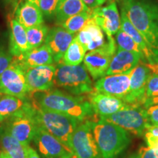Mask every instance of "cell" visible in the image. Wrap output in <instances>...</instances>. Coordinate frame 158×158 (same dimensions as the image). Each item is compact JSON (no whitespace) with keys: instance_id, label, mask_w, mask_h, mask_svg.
<instances>
[{"instance_id":"cell-1","label":"cell","mask_w":158,"mask_h":158,"mask_svg":"<svg viewBox=\"0 0 158 158\" xmlns=\"http://www.w3.org/2000/svg\"><path fill=\"white\" fill-rule=\"evenodd\" d=\"M30 99L39 107L71 116L81 122L96 116L87 97L73 95L60 89L35 92Z\"/></svg>"},{"instance_id":"cell-2","label":"cell","mask_w":158,"mask_h":158,"mask_svg":"<svg viewBox=\"0 0 158 158\" xmlns=\"http://www.w3.org/2000/svg\"><path fill=\"white\" fill-rule=\"evenodd\" d=\"M120 7L146 41L158 50V2L156 0H118Z\"/></svg>"},{"instance_id":"cell-3","label":"cell","mask_w":158,"mask_h":158,"mask_svg":"<svg viewBox=\"0 0 158 158\" xmlns=\"http://www.w3.org/2000/svg\"><path fill=\"white\" fill-rule=\"evenodd\" d=\"M102 158H118L130 143L127 131L102 118L87 120Z\"/></svg>"},{"instance_id":"cell-4","label":"cell","mask_w":158,"mask_h":158,"mask_svg":"<svg viewBox=\"0 0 158 158\" xmlns=\"http://www.w3.org/2000/svg\"><path fill=\"white\" fill-rule=\"evenodd\" d=\"M31 103L35 108V117L37 125L43 127L62 142L73 152L71 149V138L81 122L71 116L44 109L32 102Z\"/></svg>"},{"instance_id":"cell-5","label":"cell","mask_w":158,"mask_h":158,"mask_svg":"<svg viewBox=\"0 0 158 158\" xmlns=\"http://www.w3.org/2000/svg\"><path fill=\"white\" fill-rule=\"evenodd\" d=\"M54 85L76 96L89 94L94 91V84L84 64L56 66Z\"/></svg>"},{"instance_id":"cell-6","label":"cell","mask_w":158,"mask_h":158,"mask_svg":"<svg viewBox=\"0 0 158 158\" xmlns=\"http://www.w3.org/2000/svg\"><path fill=\"white\" fill-rule=\"evenodd\" d=\"M11 135L24 145L34 139L37 124L31 101L2 122Z\"/></svg>"},{"instance_id":"cell-7","label":"cell","mask_w":158,"mask_h":158,"mask_svg":"<svg viewBox=\"0 0 158 158\" xmlns=\"http://www.w3.org/2000/svg\"><path fill=\"white\" fill-rule=\"evenodd\" d=\"M100 118L138 136L144 134L150 125L146 109L138 106H129L111 115Z\"/></svg>"},{"instance_id":"cell-8","label":"cell","mask_w":158,"mask_h":158,"mask_svg":"<svg viewBox=\"0 0 158 158\" xmlns=\"http://www.w3.org/2000/svg\"><path fill=\"white\" fill-rule=\"evenodd\" d=\"M0 94L21 98H30L26 81L25 70L15 57L10 66L0 76Z\"/></svg>"},{"instance_id":"cell-9","label":"cell","mask_w":158,"mask_h":158,"mask_svg":"<svg viewBox=\"0 0 158 158\" xmlns=\"http://www.w3.org/2000/svg\"><path fill=\"white\" fill-rule=\"evenodd\" d=\"M108 37L107 44L101 48L89 51L83 61L88 73L94 80L106 76L111 59L117 50L115 39L113 37Z\"/></svg>"},{"instance_id":"cell-10","label":"cell","mask_w":158,"mask_h":158,"mask_svg":"<svg viewBox=\"0 0 158 158\" xmlns=\"http://www.w3.org/2000/svg\"><path fill=\"white\" fill-rule=\"evenodd\" d=\"M71 149L76 158H102L87 120L79 124L74 131Z\"/></svg>"},{"instance_id":"cell-11","label":"cell","mask_w":158,"mask_h":158,"mask_svg":"<svg viewBox=\"0 0 158 158\" xmlns=\"http://www.w3.org/2000/svg\"><path fill=\"white\" fill-rule=\"evenodd\" d=\"M131 71L126 73L108 75L98 79L94 84V90L122 99L125 102L130 93Z\"/></svg>"},{"instance_id":"cell-12","label":"cell","mask_w":158,"mask_h":158,"mask_svg":"<svg viewBox=\"0 0 158 158\" xmlns=\"http://www.w3.org/2000/svg\"><path fill=\"white\" fill-rule=\"evenodd\" d=\"M33 140L44 158H76L62 142L38 125Z\"/></svg>"},{"instance_id":"cell-13","label":"cell","mask_w":158,"mask_h":158,"mask_svg":"<svg viewBox=\"0 0 158 158\" xmlns=\"http://www.w3.org/2000/svg\"><path fill=\"white\" fill-rule=\"evenodd\" d=\"M91 17L108 37H113L121 29V18L114 0H109L106 6L91 10Z\"/></svg>"},{"instance_id":"cell-14","label":"cell","mask_w":158,"mask_h":158,"mask_svg":"<svg viewBox=\"0 0 158 158\" xmlns=\"http://www.w3.org/2000/svg\"><path fill=\"white\" fill-rule=\"evenodd\" d=\"M152 72L147 63L141 61L136 65L130 74V93L125 102L131 106L143 104L146 97V87Z\"/></svg>"},{"instance_id":"cell-15","label":"cell","mask_w":158,"mask_h":158,"mask_svg":"<svg viewBox=\"0 0 158 158\" xmlns=\"http://www.w3.org/2000/svg\"><path fill=\"white\" fill-rule=\"evenodd\" d=\"M55 73L56 65L54 64L43 65L26 70V81L29 94L51 89L54 86Z\"/></svg>"},{"instance_id":"cell-16","label":"cell","mask_w":158,"mask_h":158,"mask_svg":"<svg viewBox=\"0 0 158 158\" xmlns=\"http://www.w3.org/2000/svg\"><path fill=\"white\" fill-rule=\"evenodd\" d=\"M92 17L84 27L77 33V40L84 47L86 52L101 48L107 44L108 37Z\"/></svg>"},{"instance_id":"cell-17","label":"cell","mask_w":158,"mask_h":158,"mask_svg":"<svg viewBox=\"0 0 158 158\" xmlns=\"http://www.w3.org/2000/svg\"><path fill=\"white\" fill-rule=\"evenodd\" d=\"M87 98L94 114L98 117H106L131 106L122 99L99 93L94 90L88 94Z\"/></svg>"},{"instance_id":"cell-18","label":"cell","mask_w":158,"mask_h":158,"mask_svg":"<svg viewBox=\"0 0 158 158\" xmlns=\"http://www.w3.org/2000/svg\"><path fill=\"white\" fill-rule=\"evenodd\" d=\"M121 29L129 35L141 51L144 59V62L149 65H158V50L152 47L143 38L141 33L132 24L127 15L121 9Z\"/></svg>"},{"instance_id":"cell-19","label":"cell","mask_w":158,"mask_h":158,"mask_svg":"<svg viewBox=\"0 0 158 158\" xmlns=\"http://www.w3.org/2000/svg\"><path fill=\"white\" fill-rule=\"evenodd\" d=\"M74 37V35L62 27H55L48 31L45 44L50 49L54 61L56 64L61 62L65 51Z\"/></svg>"},{"instance_id":"cell-20","label":"cell","mask_w":158,"mask_h":158,"mask_svg":"<svg viewBox=\"0 0 158 158\" xmlns=\"http://www.w3.org/2000/svg\"><path fill=\"white\" fill-rule=\"evenodd\" d=\"M141 60L144 62L143 57L138 53L117 49L111 59L106 76L129 73Z\"/></svg>"},{"instance_id":"cell-21","label":"cell","mask_w":158,"mask_h":158,"mask_svg":"<svg viewBox=\"0 0 158 158\" xmlns=\"http://www.w3.org/2000/svg\"><path fill=\"white\" fill-rule=\"evenodd\" d=\"M15 58L24 70L43 65L53 64L54 62L50 49L45 44L31 49Z\"/></svg>"},{"instance_id":"cell-22","label":"cell","mask_w":158,"mask_h":158,"mask_svg":"<svg viewBox=\"0 0 158 158\" xmlns=\"http://www.w3.org/2000/svg\"><path fill=\"white\" fill-rule=\"evenodd\" d=\"M10 52L11 55L18 57L30 50L27 41L26 28L16 19L10 21Z\"/></svg>"},{"instance_id":"cell-23","label":"cell","mask_w":158,"mask_h":158,"mask_svg":"<svg viewBox=\"0 0 158 158\" xmlns=\"http://www.w3.org/2000/svg\"><path fill=\"white\" fill-rule=\"evenodd\" d=\"M15 19L28 29L43 23V14L38 6L26 1L18 7Z\"/></svg>"},{"instance_id":"cell-24","label":"cell","mask_w":158,"mask_h":158,"mask_svg":"<svg viewBox=\"0 0 158 158\" xmlns=\"http://www.w3.org/2000/svg\"><path fill=\"white\" fill-rule=\"evenodd\" d=\"M0 144L9 158H27L29 146L24 145L11 135L2 124L0 125Z\"/></svg>"},{"instance_id":"cell-25","label":"cell","mask_w":158,"mask_h":158,"mask_svg":"<svg viewBox=\"0 0 158 158\" xmlns=\"http://www.w3.org/2000/svg\"><path fill=\"white\" fill-rule=\"evenodd\" d=\"M89 10L82 0H60L54 15L56 23L59 24L73 15Z\"/></svg>"},{"instance_id":"cell-26","label":"cell","mask_w":158,"mask_h":158,"mask_svg":"<svg viewBox=\"0 0 158 158\" xmlns=\"http://www.w3.org/2000/svg\"><path fill=\"white\" fill-rule=\"evenodd\" d=\"M31 102L30 98H21L4 94L0 96V123Z\"/></svg>"},{"instance_id":"cell-27","label":"cell","mask_w":158,"mask_h":158,"mask_svg":"<svg viewBox=\"0 0 158 158\" xmlns=\"http://www.w3.org/2000/svg\"><path fill=\"white\" fill-rule=\"evenodd\" d=\"M86 51L81 43L77 40L76 36L73 40L67 51H65L61 62L67 65H78L84 61Z\"/></svg>"},{"instance_id":"cell-28","label":"cell","mask_w":158,"mask_h":158,"mask_svg":"<svg viewBox=\"0 0 158 158\" xmlns=\"http://www.w3.org/2000/svg\"><path fill=\"white\" fill-rule=\"evenodd\" d=\"M26 31H27L29 48L31 50V49L37 48L45 44L49 30L47 26H45L44 23H42V24L26 29Z\"/></svg>"},{"instance_id":"cell-29","label":"cell","mask_w":158,"mask_h":158,"mask_svg":"<svg viewBox=\"0 0 158 158\" xmlns=\"http://www.w3.org/2000/svg\"><path fill=\"white\" fill-rule=\"evenodd\" d=\"M91 18V10L73 15L59 23V26L67 31L75 35L81 29Z\"/></svg>"},{"instance_id":"cell-30","label":"cell","mask_w":158,"mask_h":158,"mask_svg":"<svg viewBox=\"0 0 158 158\" xmlns=\"http://www.w3.org/2000/svg\"><path fill=\"white\" fill-rule=\"evenodd\" d=\"M115 42L118 50L133 51V52L138 53L142 55L141 51L135 41L132 39V37L129 35H127L125 31H124L121 29L115 35Z\"/></svg>"},{"instance_id":"cell-31","label":"cell","mask_w":158,"mask_h":158,"mask_svg":"<svg viewBox=\"0 0 158 158\" xmlns=\"http://www.w3.org/2000/svg\"><path fill=\"white\" fill-rule=\"evenodd\" d=\"M59 1L60 0H40L39 7L44 15H54Z\"/></svg>"},{"instance_id":"cell-32","label":"cell","mask_w":158,"mask_h":158,"mask_svg":"<svg viewBox=\"0 0 158 158\" xmlns=\"http://www.w3.org/2000/svg\"><path fill=\"white\" fill-rule=\"evenodd\" d=\"M156 96H158V73H152L147 81L145 97L147 99Z\"/></svg>"},{"instance_id":"cell-33","label":"cell","mask_w":158,"mask_h":158,"mask_svg":"<svg viewBox=\"0 0 158 158\" xmlns=\"http://www.w3.org/2000/svg\"><path fill=\"white\" fill-rule=\"evenodd\" d=\"M147 119L150 125L158 126V105H152L146 108Z\"/></svg>"},{"instance_id":"cell-34","label":"cell","mask_w":158,"mask_h":158,"mask_svg":"<svg viewBox=\"0 0 158 158\" xmlns=\"http://www.w3.org/2000/svg\"><path fill=\"white\" fill-rule=\"evenodd\" d=\"M144 140L150 149L158 152V135H155L150 132L146 130L144 133Z\"/></svg>"},{"instance_id":"cell-35","label":"cell","mask_w":158,"mask_h":158,"mask_svg":"<svg viewBox=\"0 0 158 158\" xmlns=\"http://www.w3.org/2000/svg\"><path fill=\"white\" fill-rule=\"evenodd\" d=\"M13 57L10 54L0 51V76L10 66L13 61Z\"/></svg>"},{"instance_id":"cell-36","label":"cell","mask_w":158,"mask_h":158,"mask_svg":"<svg viewBox=\"0 0 158 158\" xmlns=\"http://www.w3.org/2000/svg\"><path fill=\"white\" fill-rule=\"evenodd\" d=\"M138 158H158V152L142 146L138 152Z\"/></svg>"},{"instance_id":"cell-37","label":"cell","mask_w":158,"mask_h":158,"mask_svg":"<svg viewBox=\"0 0 158 158\" xmlns=\"http://www.w3.org/2000/svg\"><path fill=\"white\" fill-rule=\"evenodd\" d=\"M152 105H158V96L147 98L145 101L143 102V106H144V108H147L149 106H152Z\"/></svg>"},{"instance_id":"cell-38","label":"cell","mask_w":158,"mask_h":158,"mask_svg":"<svg viewBox=\"0 0 158 158\" xmlns=\"http://www.w3.org/2000/svg\"><path fill=\"white\" fill-rule=\"evenodd\" d=\"M27 158H40L38 154L35 150L31 148V147H28V149H27Z\"/></svg>"},{"instance_id":"cell-39","label":"cell","mask_w":158,"mask_h":158,"mask_svg":"<svg viewBox=\"0 0 158 158\" xmlns=\"http://www.w3.org/2000/svg\"><path fill=\"white\" fill-rule=\"evenodd\" d=\"M85 5H86L90 10L98 7V0H82Z\"/></svg>"},{"instance_id":"cell-40","label":"cell","mask_w":158,"mask_h":158,"mask_svg":"<svg viewBox=\"0 0 158 158\" xmlns=\"http://www.w3.org/2000/svg\"><path fill=\"white\" fill-rule=\"evenodd\" d=\"M147 131L150 132L151 133H152L155 135H158V126H152L149 125L147 129Z\"/></svg>"},{"instance_id":"cell-41","label":"cell","mask_w":158,"mask_h":158,"mask_svg":"<svg viewBox=\"0 0 158 158\" xmlns=\"http://www.w3.org/2000/svg\"><path fill=\"white\" fill-rule=\"evenodd\" d=\"M0 158H9V157L7 156V154L4 152L2 150V151H0Z\"/></svg>"},{"instance_id":"cell-42","label":"cell","mask_w":158,"mask_h":158,"mask_svg":"<svg viewBox=\"0 0 158 158\" xmlns=\"http://www.w3.org/2000/svg\"><path fill=\"white\" fill-rule=\"evenodd\" d=\"M27 1L28 2H30L35 4V5H36L37 6L40 5V0H27Z\"/></svg>"},{"instance_id":"cell-43","label":"cell","mask_w":158,"mask_h":158,"mask_svg":"<svg viewBox=\"0 0 158 158\" xmlns=\"http://www.w3.org/2000/svg\"><path fill=\"white\" fill-rule=\"evenodd\" d=\"M106 1H107V0H98V6H101L102 5H103V4L106 2Z\"/></svg>"},{"instance_id":"cell-44","label":"cell","mask_w":158,"mask_h":158,"mask_svg":"<svg viewBox=\"0 0 158 158\" xmlns=\"http://www.w3.org/2000/svg\"><path fill=\"white\" fill-rule=\"evenodd\" d=\"M128 158H138V154H133V155L130 156Z\"/></svg>"},{"instance_id":"cell-45","label":"cell","mask_w":158,"mask_h":158,"mask_svg":"<svg viewBox=\"0 0 158 158\" xmlns=\"http://www.w3.org/2000/svg\"><path fill=\"white\" fill-rule=\"evenodd\" d=\"M7 1L10 2H16L17 0H7Z\"/></svg>"}]
</instances>
